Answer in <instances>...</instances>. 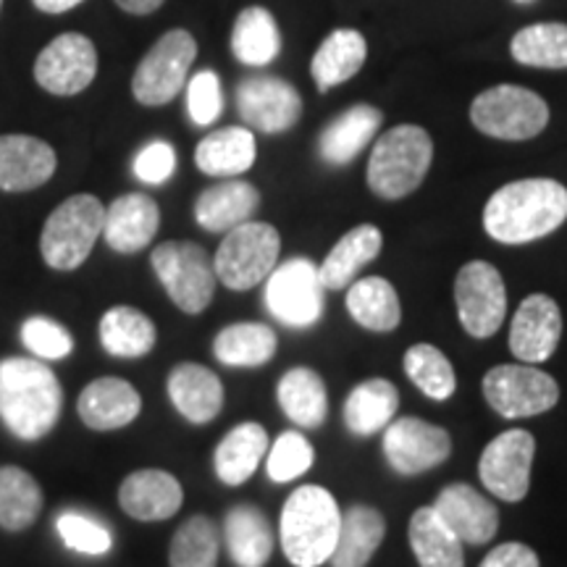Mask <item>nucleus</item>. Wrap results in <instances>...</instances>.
Listing matches in <instances>:
<instances>
[{"label":"nucleus","instance_id":"obj_1","mask_svg":"<svg viewBox=\"0 0 567 567\" xmlns=\"http://www.w3.org/2000/svg\"><path fill=\"white\" fill-rule=\"evenodd\" d=\"M567 221V189L555 179L509 182L488 197L484 231L499 245H528Z\"/></svg>","mask_w":567,"mask_h":567},{"label":"nucleus","instance_id":"obj_46","mask_svg":"<svg viewBox=\"0 0 567 567\" xmlns=\"http://www.w3.org/2000/svg\"><path fill=\"white\" fill-rule=\"evenodd\" d=\"M187 113L189 118L197 126H210L216 124V118L224 113V92H221V80H218L216 71L205 69L197 71V74L187 84Z\"/></svg>","mask_w":567,"mask_h":567},{"label":"nucleus","instance_id":"obj_8","mask_svg":"<svg viewBox=\"0 0 567 567\" xmlns=\"http://www.w3.org/2000/svg\"><path fill=\"white\" fill-rule=\"evenodd\" d=\"M151 266L182 313H203L216 295V268L200 245L182 239L163 243L153 250Z\"/></svg>","mask_w":567,"mask_h":567},{"label":"nucleus","instance_id":"obj_16","mask_svg":"<svg viewBox=\"0 0 567 567\" xmlns=\"http://www.w3.org/2000/svg\"><path fill=\"white\" fill-rule=\"evenodd\" d=\"M237 111L250 130L284 134L300 122L302 97L281 76H247L237 87Z\"/></svg>","mask_w":567,"mask_h":567},{"label":"nucleus","instance_id":"obj_23","mask_svg":"<svg viewBox=\"0 0 567 567\" xmlns=\"http://www.w3.org/2000/svg\"><path fill=\"white\" fill-rule=\"evenodd\" d=\"M384 124V113L375 105L358 103L331 122L318 137V155L329 166H347L371 145Z\"/></svg>","mask_w":567,"mask_h":567},{"label":"nucleus","instance_id":"obj_35","mask_svg":"<svg viewBox=\"0 0 567 567\" xmlns=\"http://www.w3.org/2000/svg\"><path fill=\"white\" fill-rule=\"evenodd\" d=\"M231 53L245 66H268L281 53V32L274 13L264 6H250L231 27Z\"/></svg>","mask_w":567,"mask_h":567},{"label":"nucleus","instance_id":"obj_4","mask_svg":"<svg viewBox=\"0 0 567 567\" xmlns=\"http://www.w3.org/2000/svg\"><path fill=\"white\" fill-rule=\"evenodd\" d=\"M434 161V140L417 124H400L375 140L368 187L381 200H402L421 187Z\"/></svg>","mask_w":567,"mask_h":567},{"label":"nucleus","instance_id":"obj_42","mask_svg":"<svg viewBox=\"0 0 567 567\" xmlns=\"http://www.w3.org/2000/svg\"><path fill=\"white\" fill-rule=\"evenodd\" d=\"M172 567H216L218 565V530L205 515L184 520L168 547Z\"/></svg>","mask_w":567,"mask_h":567},{"label":"nucleus","instance_id":"obj_41","mask_svg":"<svg viewBox=\"0 0 567 567\" xmlns=\"http://www.w3.org/2000/svg\"><path fill=\"white\" fill-rule=\"evenodd\" d=\"M408 379L434 402H446L457 389V375L450 358L434 344H413L402 358Z\"/></svg>","mask_w":567,"mask_h":567},{"label":"nucleus","instance_id":"obj_44","mask_svg":"<svg viewBox=\"0 0 567 567\" xmlns=\"http://www.w3.org/2000/svg\"><path fill=\"white\" fill-rule=\"evenodd\" d=\"M59 536L69 549L80 551V555H105L113 547L111 530L97 523L95 517L82 513H63L59 515Z\"/></svg>","mask_w":567,"mask_h":567},{"label":"nucleus","instance_id":"obj_32","mask_svg":"<svg viewBox=\"0 0 567 567\" xmlns=\"http://www.w3.org/2000/svg\"><path fill=\"white\" fill-rule=\"evenodd\" d=\"M258 147L255 134L245 126H224L200 140L195 151V163L208 176H239L250 172Z\"/></svg>","mask_w":567,"mask_h":567},{"label":"nucleus","instance_id":"obj_21","mask_svg":"<svg viewBox=\"0 0 567 567\" xmlns=\"http://www.w3.org/2000/svg\"><path fill=\"white\" fill-rule=\"evenodd\" d=\"M182 502L184 492L179 481L158 467L134 471L118 488V505L126 515L142 523L168 520L179 513Z\"/></svg>","mask_w":567,"mask_h":567},{"label":"nucleus","instance_id":"obj_52","mask_svg":"<svg viewBox=\"0 0 567 567\" xmlns=\"http://www.w3.org/2000/svg\"><path fill=\"white\" fill-rule=\"evenodd\" d=\"M0 6H3V0H0Z\"/></svg>","mask_w":567,"mask_h":567},{"label":"nucleus","instance_id":"obj_9","mask_svg":"<svg viewBox=\"0 0 567 567\" xmlns=\"http://www.w3.org/2000/svg\"><path fill=\"white\" fill-rule=\"evenodd\" d=\"M197 59V42L187 30L161 34L158 42L145 53L132 76V95L140 105L161 109L172 103L187 84L189 69Z\"/></svg>","mask_w":567,"mask_h":567},{"label":"nucleus","instance_id":"obj_48","mask_svg":"<svg viewBox=\"0 0 567 567\" xmlns=\"http://www.w3.org/2000/svg\"><path fill=\"white\" fill-rule=\"evenodd\" d=\"M478 567H542V563H538L536 551L526 544L507 542L488 551Z\"/></svg>","mask_w":567,"mask_h":567},{"label":"nucleus","instance_id":"obj_17","mask_svg":"<svg viewBox=\"0 0 567 567\" xmlns=\"http://www.w3.org/2000/svg\"><path fill=\"white\" fill-rule=\"evenodd\" d=\"M563 337V313L549 295H528L509 326V352L523 363H544Z\"/></svg>","mask_w":567,"mask_h":567},{"label":"nucleus","instance_id":"obj_37","mask_svg":"<svg viewBox=\"0 0 567 567\" xmlns=\"http://www.w3.org/2000/svg\"><path fill=\"white\" fill-rule=\"evenodd\" d=\"M155 339H158L155 323L130 305H116L101 318V344L113 358H145L153 352Z\"/></svg>","mask_w":567,"mask_h":567},{"label":"nucleus","instance_id":"obj_25","mask_svg":"<svg viewBox=\"0 0 567 567\" xmlns=\"http://www.w3.org/2000/svg\"><path fill=\"white\" fill-rule=\"evenodd\" d=\"M260 208V193L250 182L229 179L216 184V187L203 189L195 203V221L205 231L226 234L234 226L252 221L255 210Z\"/></svg>","mask_w":567,"mask_h":567},{"label":"nucleus","instance_id":"obj_30","mask_svg":"<svg viewBox=\"0 0 567 567\" xmlns=\"http://www.w3.org/2000/svg\"><path fill=\"white\" fill-rule=\"evenodd\" d=\"M368 59V42L358 30H334L326 38L310 61L316 87L329 92L337 84L350 82Z\"/></svg>","mask_w":567,"mask_h":567},{"label":"nucleus","instance_id":"obj_29","mask_svg":"<svg viewBox=\"0 0 567 567\" xmlns=\"http://www.w3.org/2000/svg\"><path fill=\"white\" fill-rule=\"evenodd\" d=\"M268 446L271 442H268L264 425L252 421L239 423L221 439V444L216 446V455H213L218 481L226 486H243L264 463Z\"/></svg>","mask_w":567,"mask_h":567},{"label":"nucleus","instance_id":"obj_51","mask_svg":"<svg viewBox=\"0 0 567 567\" xmlns=\"http://www.w3.org/2000/svg\"><path fill=\"white\" fill-rule=\"evenodd\" d=\"M517 3H526V0H517Z\"/></svg>","mask_w":567,"mask_h":567},{"label":"nucleus","instance_id":"obj_11","mask_svg":"<svg viewBox=\"0 0 567 567\" xmlns=\"http://www.w3.org/2000/svg\"><path fill=\"white\" fill-rule=\"evenodd\" d=\"M481 389L488 408L507 421L547 413L559 400L557 381L536 365H496L484 375Z\"/></svg>","mask_w":567,"mask_h":567},{"label":"nucleus","instance_id":"obj_20","mask_svg":"<svg viewBox=\"0 0 567 567\" xmlns=\"http://www.w3.org/2000/svg\"><path fill=\"white\" fill-rule=\"evenodd\" d=\"M161 226V210L158 203L151 195L130 193L116 197L109 208H105L103 218V237L105 245L113 252L134 255L145 250L153 243Z\"/></svg>","mask_w":567,"mask_h":567},{"label":"nucleus","instance_id":"obj_14","mask_svg":"<svg viewBox=\"0 0 567 567\" xmlns=\"http://www.w3.org/2000/svg\"><path fill=\"white\" fill-rule=\"evenodd\" d=\"M384 457L400 476H421L446 463L452 455V436L442 425L421 417H400L384 429Z\"/></svg>","mask_w":567,"mask_h":567},{"label":"nucleus","instance_id":"obj_7","mask_svg":"<svg viewBox=\"0 0 567 567\" xmlns=\"http://www.w3.org/2000/svg\"><path fill=\"white\" fill-rule=\"evenodd\" d=\"M281 237L271 224L245 221L226 231L213 258L216 279L231 292H247L266 281L279 264Z\"/></svg>","mask_w":567,"mask_h":567},{"label":"nucleus","instance_id":"obj_26","mask_svg":"<svg viewBox=\"0 0 567 567\" xmlns=\"http://www.w3.org/2000/svg\"><path fill=\"white\" fill-rule=\"evenodd\" d=\"M381 247H384V234L379 226L360 224L344 234L339 243L331 247L326 260L318 266V276H321L326 289H344L350 287L354 276L368 264L379 258Z\"/></svg>","mask_w":567,"mask_h":567},{"label":"nucleus","instance_id":"obj_43","mask_svg":"<svg viewBox=\"0 0 567 567\" xmlns=\"http://www.w3.org/2000/svg\"><path fill=\"white\" fill-rule=\"evenodd\" d=\"M313 444L300 431H284L266 452L268 478L276 481V484H289V481L305 476L310 465H313Z\"/></svg>","mask_w":567,"mask_h":567},{"label":"nucleus","instance_id":"obj_40","mask_svg":"<svg viewBox=\"0 0 567 567\" xmlns=\"http://www.w3.org/2000/svg\"><path fill=\"white\" fill-rule=\"evenodd\" d=\"M509 55L530 69H567V24L542 21L523 27L509 42Z\"/></svg>","mask_w":567,"mask_h":567},{"label":"nucleus","instance_id":"obj_22","mask_svg":"<svg viewBox=\"0 0 567 567\" xmlns=\"http://www.w3.org/2000/svg\"><path fill=\"white\" fill-rule=\"evenodd\" d=\"M142 396L130 381L105 375L84 386L76 402V413L92 431H118L137 421Z\"/></svg>","mask_w":567,"mask_h":567},{"label":"nucleus","instance_id":"obj_15","mask_svg":"<svg viewBox=\"0 0 567 567\" xmlns=\"http://www.w3.org/2000/svg\"><path fill=\"white\" fill-rule=\"evenodd\" d=\"M97 74V51L90 38L76 32L59 34L42 48L34 61V80L45 92L59 97L80 95Z\"/></svg>","mask_w":567,"mask_h":567},{"label":"nucleus","instance_id":"obj_50","mask_svg":"<svg viewBox=\"0 0 567 567\" xmlns=\"http://www.w3.org/2000/svg\"><path fill=\"white\" fill-rule=\"evenodd\" d=\"M34 9L42 13H66L82 3V0H32Z\"/></svg>","mask_w":567,"mask_h":567},{"label":"nucleus","instance_id":"obj_19","mask_svg":"<svg viewBox=\"0 0 567 567\" xmlns=\"http://www.w3.org/2000/svg\"><path fill=\"white\" fill-rule=\"evenodd\" d=\"M59 166L55 151L48 142L30 134H0V189L3 193H30L51 182Z\"/></svg>","mask_w":567,"mask_h":567},{"label":"nucleus","instance_id":"obj_13","mask_svg":"<svg viewBox=\"0 0 567 567\" xmlns=\"http://www.w3.org/2000/svg\"><path fill=\"white\" fill-rule=\"evenodd\" d=\"M536 439L530 431L509 429L486 444L478 460V476L488 492L502 502L526 499L530 488Z\"/></svg>","mask_w":567,"mask_h":567},{"label":"nucleus","instance_id":"obj_45","mask_svg":"<svg viewBox=\"0 0 567 567\" xmlns=\"http://www.w3.org/2000/svg\"><path fill=\"white\" fill-rule=\"evenodd\" d=\"M21 342L38 360H63L74 350L69 331L45 316H34L21 326Z\"/></svg>","mask_w":567,"mask_h":567},{"label":"nucleus","instance_id":"obj_5","mask_svg":"<svg viewBox=\"0 0 567 567\" xmlns=\"http://www.w3.org/2000/svg\"><path fill=\"white\" fill-rule=\"evenodd\" d=\"M103 218L105 208L95 195H74L63 200L42 226V260L55 271L80 268L103 237Z\"/></svg>","mask_w":567,"mask_h":567},{"label":"nucleus","instance_id":"obj_3","mask_svg":"<svg viewBox=\"0 0 567 567\" xmlns=\"http://www.w3.org/2000/svg\"><path fill=\"white\" fill-rule=\"evenodd\" d=\"M339 520L342 509L329 488L316 484L295 488L284 502L279 523L281 549L289 563L295 567H321L329 563L337 544Z\"/></svg>","mask_w":567,"mask_h":567},{"label":"nucleus","instance_id":"obj_39","mask_svg":"<svg viewBox=\"0 0 567 567\" xmlns=\"http://www.w3.org/2000/svg\"><path fill=\"white\" fill-rule=\"evenodd\" d=\"M42 513V488L34 476L17 465L0 467V528L27 530Z\"/></svg>","mask_w":567,"mask_h":567},{"label":"nucleus","instance_id":"obj_31","mask_svg":"<svg viewBox=\"0 0 567 567\" xmlns=\"http://www.w3.org/2000/svg\"><path fill=\"white\" fill-rule=\"evenodd\" d=\"M396 408H400V392L392 381H360L344 400V425L354 436H373L394 421Z\"/></svg>","mask_w":567,"mask_h":567},{"label":"nucleus","instance_id":"obj_49","mask_svg":"<svg viewBox=\"0 0 567 567\" xmlns=\"http://www.w3.org/2000/svg\"><path fill=\"white\" fill-rule=\"evenodd\" d=\"M166 0H116V6L126 13H134V17H147V13L158 11Z\"/></svg>","mask_w":567,"mask_h":567},{"label":"nucleus","instance_id":"obj_10","mask_svg":"<svg viewBox=\"0 0 567 567\" xmlns=\"http://www.w3.org/2000/svg\"><path fill=\"white\" fill-rule=\"evenodd\" d=\"M266 308L289 329H310L323 318L326 287L310 258L276 264L266 279Z\"/></svg>","mask_w":567,"mask_h":567},{"label":"nucleus","instance_id":"obj_27","mask_svg":"<svg viewBox=\"0 0 567 567\" xmlns=\"http://www.w3.org/2000/svg\"><path fill=\"white\" fill-rule=\"evenodd\" d=\"M386 536V520L371 505H352L339 520L331 567H365Z\"/></svg>","mask_w":567,"mask_h":567},{"label":"nucleus","instance_id":"obj_38","mask_svg":"<svg viewBox=\"0 0 567 567\" xmlns=\"http://www.w3.org/2000/svg\"><path fill=\"white\" fill-rule=\"evenodd\" d=\"M410 547L421 567H465L463 542L444 526L434 507H417L410 517Z\"/></svg>","mask_w":567,"mask_h":567},{"label":"nucleus","instance_id":"obj_36","mask_svg":"<svg viewBox=\"0 0 567 567\" xmlns=\"http://www.w3.org/2000/svg\"><path fill=\"white\" fill-rule=\"evenodd\" d=\"M279 347L276 331L266 323H231L213 339V354L218 363L229 368H260L271 363Z\"/></svg>","mask_w":567,"mask_h":567},{"label":"nucleus","instance_id":"obj_24","mask_svg":"<svg viewBox=\"0 0 567 567\" xmlns=\"http://www.w3.org/2000/svg\"><path fill=\"white\" fill-rule=\"evenodd\" d=\"M168 396L182 417L205 425L216 421L224 408V384L210 368L197 363H179L168 373Z\"/></svg>","mask_w":567,"mask_h":567},{"label":"nucleus","instance_id":"obj_47","mask_svg":"<svg viewBox=\"0 0 567 567\" xmlns=\"http://www.w3.org/2000/svg\"><path fill=\"white\" fill-rule=\"evenodd\" d=\"M176 172V151L168 142L155 140L134 158V176L145 184H163Z\"/></svg>","mask_w":567,"mask_h":567},{"label":"nucleus","instance_id":"obj_6","mask_svg":"<svg viewBox=\"0 0 567 567\" xmlns=\"http://www.w3.org/2000/svg\"><path fill=\"white\" fill-rule=\"evenodd\" d=\"M471 122L486 137L526 142L547 130L549 105L520 84H496L471 103Z\"/></svg>","mask_w":567,"mask_h":567},{"label":"nucleus","instance_id":"obj_34","mask_svg":"<svg viewBox=\"0 0 567 567\" xmlns=\"http://www.w3.org/2000/svg\"><path fill=\"white\" fill-rule=\"evenodd\" d=\"M276 400L284 415L302 429H318L329 415V394L313 368H292L284 373L276 386Z\"/></svg>","mask_w":567,"mask_h":567},{"label":"nucleus","instance_id":"obj_12","mask_svg":"<svg viewBox=\"0 0 567 567\" xmlns=\"http://www.w3.org/2000/svg\"><path fill=\"white\" fill-rule=\"evenodd\" d=\"M455 305L465 334L473 339L494 337L507 316L505 279L486 260H471L455 279Z\"/></svg>","mask_w":567,"mask_h":567},{"label":"nucleus","instance_id":"obj_2","mask_svg":"<svg viewBox=\"0 0 567 567\" xmlns=\"http://www.w3.org/2000/svg\"><path fill=\"white\" fill-rule=\"evenodd\" d=\"M63 389L42 360L9 358L0 363V421L21 442H40L59 423Z\"/></svg>","mask_w":567,"mask_h":567},{"label":"nucleus","instance_id":"obj_18","mask_svg":"<svg viewBox=\"0 0 567 567\" xmlns=\"http://www.w3.org/2000/svg\"><path fill=\"white\" fill-rule=\"evenodd\" d=\"M431 507L442 517L444 526L471 547L488 544L499 530V509L471 484L444 486Z\"/></svg>","mask_w":567,"mask_h":567},{"label":"nucleus","instance_id":"obj_28","mask_svg":"<svg viewBox=\"0 0 567 567\" xmlns=\"http://www.w3.org/2000/svg\"><path fill=\"white\" fill-rule=\"evenodd\" d=\"M224 536L237 567H266L274 555V528L264 509L237 505L226 513Z\"/></svg>","mask_w":567,"mask_h":567},{"label":"nucleus","instance_id":"obj_33","mask_svg":"<svg viewBox=\"0 0 567 567\" xmlns=\"http://www.w3.org/2000/svg\"><path fill=\"white\" fill-rule=\"evenodd\" d=\"M347 313L352 321L375 334L394 331L402 321V305L396 289L381 276H365L347 289Z\"/></svg>","mask_w":567,"mask_h":567}]
</instances>
